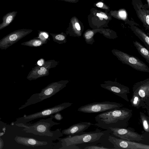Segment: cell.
Returning <instances> with one entry per match:
<instances>
[{"label": "cell", "instance_id": "cell-1", "mask_svg": "<svg viewBox=\"0 0 149 149\" xmlns=\"http://www.w3.org/2000/svg\"><path fill=\"white\" fill-rule=\"evenodd\" d=\"M131 109L123 107L101 113L95 117V125L109 130L110 128L127 127L132 115Z\"/></svg>", "mask_w": 149, "mask_h": 149}, {"label": "cell", "instance_id": "cell-2", "mask_svg": "<svg viewBox=\"0 0 149 149\" xmlns=\"http://www.w3.org/2000/svg\"><path fill=\"white\" fill-rule=\"evenodd\" d=\"M51 117L40 119L30 127L29 132L36 136L35 138L41 141H52L57 140L63 134L61 129H57L51 131V128L60 124L53 121Z\"/></svg>", "mask_w": 149, "mask_h": 149}, {"label": "cell", "instance_id": "cell-3", "mask_svg": "<svg viewBox=\"0 0 149 149\" xmlns=\"http://www.w3.org/2000/svg\"><path fill=\"white\" fill-rule=\"evenodd\" d=\"M104 135V133L97 129L94 131L83 132L73 135L67 136L63 138H59L58 140L61 142V146L59 149H63L71 145H77L94 142L99 140Z\"/></svg>", "mask_w": 149, "mask_h": 149}, {"label": "cell", "instance_id": "cell-4", "mask_svg": "<svg viewBox=\"0 0 149 149\" xmlns=\"http://www.w3.org/2000/svg\"><path fill=\"white\" fill-rule=\"evenodd\" d=\"M69 82L67 80H61L50 84L42 89L40 93L32 95L30 103H37L50 97L66 87Z\"/></svg>", "mask_w": 149, "mask_h": 149}, {"label": "cell", "instance_id": "cell-5", "mask_svg": "<svg viewBox=\"0 0 149 149\" xmlns=\"http://www.w3.org/2000/svg\"><path fill=\"white\" fill-rule=\"evenodd\" d=\"M111 52L122 63L128 65L137 70L149 72L148 66L138 57L114 49L111 50Z\"/></svg>", "mask_w": 149, "mask_h": 149}, {"label": "cell", "instance_id": "cell-6", "mask_svg": "<svg viewBox=\"0 0 149 149\" xmlns=\"http://www.w3.org/2000/svg\"><path fill=\"white\" fill-rule=\"evenodd\" d=\"M124 104L115 102H94L80 107L77 111L86 113H102L122 107Z\"/></svg>", "mask_w": 149, "mask_h": 149}, {"label": "cell", "instance_id": "cell-7", "mask_svg": "<svg viewBox=\"0 0 149 149\" xmlns=\"http://www.w3.org/2000/svg\"><path fill=\"white\" fill-rule=\"evenodd\" d=\"M32 31L31 29H23L11 32L0 40V49H7Z\"/></svg>", "mask_w": 149, "mask_h": 149}, {"label": "cell", "instance_id": "cell-8", "mask_svg": "<svg viewBox=\"0 0 149 149\" xmlns=\"http://www.w3.org/2000/svg\"><path fill=\"white\" fill-rule=\"evenodd\" d=\"M109 130L111 132L112 134L121 139L138 142L143 140V135L139 134L132 128H110Z\"/></svg>", "mask_w": 149, "mask_h": 149}, {"label": "cell", "instance_id": "cell-9", "mask_svg": "<svg viewBox=\"0 0 149 149\" xmlns=\"http://www.w3.org/2000/svg\"><path fill=\"white\" fill-rule=\"evenodd\" d=\"M100 86L122 98L127 102H129L127 94L130 93V92L128 87L117 81L111 80L104 81L103 83L100 84Z\"/></svg>", "mask_w": 149, "mask_h": 149}, {"label": "cell", "instance_id": "cell-10", "mask_svg": "<svg viewBox=\"0 0 149 149\" xmlns=\"http://www.w3.org/2000/svg\"><path fill=\"white\" fill-rule=\"evenodd\" d=\"M108 140L113 145L114 149H149L148 145L134 141L118 139L109 136Z\"/></svg>", "mask_w": 149, "mask_h": 149}, {"label": "cell", "instance_id": "cell-11", "mask_svg": "<svg viewBox=\"0 0 149 149\" xmlns=\"http://www.w3.org/2000/svg\"><path fill=\"white\" fill-rule=\"evenodd\" d=\"M57 64V62L54 60L45 61L42 66H37L33 68L29 73L27 79L31 80L47 76L49 74V70L55 67Z\"/></svg>", "mask_w": 149, "mask_h": 149}, {"label": "cell", "instance_id": "cell-12", "mask_svg": "<svg viewBox=\"0 0 149 149\" xmlns=\"http://www.w3.org/2000/svg\"><path fill=\"white\" fill-rule=\"evenodd\" d=\"M72 103L64 102L51 107L44 109L40 111L32 114L26 117V119L31 120L41 118H45L51 115L61 111L70 106Z\"/></svg>", "mask_w": 149, "mask_h": 149}, {"label": "cell", "instance_id": "cell-13", "mask_svg": "<svg viewBox=\"0 0 149 149\" xmlns=\"http://www.w3.org/2000/svg\"><path fill=\"white\" fill-rule=\"evenodd\" d=\"M132 91L149 105V78L135 83L132 87Z\"/></svg>", "mask_w": 149, "mask_h": 149}, {"label": "cell", "instance_id": "cell-14", "mask_svg": "<svg viewBox=\"0 0 149 149\" xmlns=\"http://www.w3.org/2000/svg\"><path fill=\"white\" fill-rule=\"evenodd\" d=\"M92 125L89 122H80L63 130L61 132L63 135L67 136L74 135L84 132Z\"/></svg>", "mask_w": 149, "mask_h": 149}, {"label": "cell", "instance_id": "cell-15", "mask_svg": "<svg viewBox=\"0 0 149 149\" xmlns=\"http://www.w3.org/2000/svg\"><path fill=\"white\" fill-rule=\"evenodd\" d=\"M83 30L79 21L75 16L72 17L70 19L68 27L66 32L72 36H80Z\"/></svg>", "mask_w": 149, "mask_h": 149}, {"label": "cell", "instance_id": "cell-16", "mask_svg": "<svg viewBox=\"0 0 149 149\" xmlns=\"http://www.w3.org/2000/svg\"><path fill=\"white\" fill-rule=\"evenodd\" d=\"M130 102L131 106L137 109L141 107L146 109L149 114V105L146 103L137 94L133 93Z\"/></svg>", "mask_w": 149, "mask_h": 149}, {"label": "cell", "instance_id": "cell-17", "mask_svg": "<svg viewBox=\"0 0 149 149\" xmlns=\"http://www.w3.org/2000/svg\"><path fill=\"white\" fill-rule=\"evenodd\" d=\"M17 13V11L8 13L2 18L3 22L0 24V30L9 25L14 20Z\"/></svg>", "mask_w": 149, "mask_h": 149}, {"label": "cell", "instance_id": "cell-18", "mask_svg": "<svg viewBox=\"0 0 149 149\" xmlns=\"http://www.w3.org/2000/svg\"><path fill=\"white\" fill-rule=\"evenodd\" d=\"M134 46L136 47L139 53L149 64V50L137 41L133 42Z\"/></svg>", "mask_w": 149, "mask_h": 149}, {"label": "cell", "instance_id": "cell-19", "mask_svg": "<svg viewBox=\"0 0 149 149\" xmlns=\"http://www.w3.org/2000/svg\"><path fill=\"white\" fill-rule=\"evenodd\" d=\"M134 33L139 38L144 44L147 49L149 50V37L141 30L136 29L134 30Z\"/></svg>", "mask_w": 149, "mask_h": 149}, {"label": "cell", "instance_id": "cell-20", "mask_svg": "<svg viewBox=\"0 0 149 149\" xmlns=\"http://www.w3.org/2000/svg\"><path fill=\"white\" fill-rule=\"evenodd\" d=\"M47 41L42 40L39 38H34L24 42L21 43L22 45L31 47H37L45 44Z\"/></svg>", "mask_w": 149, "mask_h": 149}, {"label": "cell", "instance_id": "cell-21", "mask_svg": "<svg viewBox=\"0 0 149 149\" xmlns=\"http://www.w3.org/2000/svg\"><path fill=\"white\" fill-rule=\"evenodd\" d=\"M98 31L88 30L86 31L83 34L86 43L87 44L92 45L95 41L94 38L95 34Z\"/></svg>", "mask_w": 149, "mask_h": 149}, {"label": "cell", "instance_id": "cell-22", "mask_svg": "<svg viewBox=\"0 0 149 149\" xmlns=\"http://www.w3.org/2000/svg\"><path fill=\"white\" fill-rule=\"evenodd\" d=\"M139 114L140 121L143 126V129L145 131L149 132V117L141 111H140Z\"/></svg>", "mask_w": 149, "mask_h": 149}, {"label": "cell", "instance_id": "cell-23", "mask_svg": "<svg viewBox=\"0 0 149 149\" xmlns=\"http://www.w3.org/2000/svg\"><path fill=\"white\" fill-rule=\"evenodd\" d=\"M54 41L58 43H65L66 42V35L63 32L60 34L50 33Z\"/></svg>", "mask_w": 149, "mask_h": 149}, {"label": "cell", "instance_id": "cell-24", "mask_svg": "<svg viewBox=\"0 0 149 149\" xmlns=\"http://www.w3.org/2000/svg\"><path fill=\"white\" fill-rule=\"evenodd\" d=\"M100 33L103 34V36L107 38L114 39L118 37L116 33L114 32L104 30L102 31Z\"/></svg>", "mask_w": 149, "mask_h": 149}, {"label": "cell", "instance_id": "cell-25", "mask_svg": "<svg viewBox=\"0 0 149 149\" xmlns=\"http://www.w3.org/2000/svg\"><path fill=\"white\" fill-rule=\"evenodd\" d=\"M38 38L40 39L46 41H48L49 35L47 33L44 31H40L39 34Z\"/></svg>", "mask_w": 149, "mask_h": 149}, {"label": "cell", "instance_id": "cell-26", "mask_svg": "<svg viewBox=\"0 0 149 149\" xmlns=\"http://www.w3.org/2000/svg\"><path fill=\"white\" fill-rule=\"evenodd\" d=\"M83 148L84 149H111V148L105 147L103 146H99L95 145L89 146H86Z\"/></svg>", "mask_w": 149, "mask_h": 149}, {"label": "cell", "instance_id": "cell-27", "mask_svg": "<svg viewBox=\"0 0 149 149\" xmlns=\"http://www.w3.org/2000/svg\"><path fill=\"white\" fill-rule=\"evenodd\" d=\"M49 117L58 121L61 120L63 118V117L60 112H56L54 114L51 115Z\"/></svg>", "mask_w": 149, "mask_h": 149}, {"label": "cell", "instance_id": "cell-28", "mask_svg": "<svg viewBox=\"0 0 149 149\" xmlns=\"http://www.w3.org/2000/svg\"><path fill=\"white\" fill-rule=\"evenodd\" d=\"M119 15L120 17L123 19H125L126 18V13L125 11H122L119 12Z\"/></svg>", "mask_w": 149, "mask_h": 149}, {"label": "cell", "instance_id": "cell-29", "mask_svg": "<svg viewBox=\"0 0 149 149\" xmlns=\"http://www.w3.org/2000/svg\"><path fill=\"white\" fill-rule=\"evenodd\" d=\"M45 62V61L43 59H40L38 61L37 64L39 66H41L44 64Z\"/></svg>", "mask_w": 149, "mask_h": 149}, {"label": "cell", "instance_id": "cell-30", "mask_svg": "<svg viewBox=\"0 0 149 149\" xmlns=\"http://www.w3.org/2000/svg\"><path fill=\"white\" fill-rule=\"evenodd\" d=\"M58 0V1H63L65 2L72 3H77L79 1V0Z\"/></svg>", "mask_w": 149, "mask_h": 149}, {"label": "cell", "instance_id": "cell-31", "mask_svg": "<svg viewBox=\"0 0 149 149\" xmlns=\"http://www.w3.org/2000/svg\"><path fill=\"white\" fill-rule=\"evenodd\" d=\"M103 5V3L102 2H99L97 3L96 4V6L99 8L102 7Z\"/></svg>", "mask_w": 149, "mask_h": 149}, {"label": "cell", "instance_id": "cell-32", "mask_svg": "<svg viewBox=\"0 0 149 149\" xmlns=\"http://www.w3.org/2000/svg\"><path fill=\"white\" fill-rule=\"evenodd\" d=\"M100 13L102 15L103 18L106 19H108V17L105 13L103 12H100Z\"/></svg>", "mask_w": 149, "mask_h": 149}, {"label": "cell", "instance_id": "cell-33", "mask_svg": "<svg viewBox=\"0 0 149 149\" xmlns=\"http://www.w3.org/2000/svg\"><path fill=\"white\" fill-rule=\"evenodd\" d=\"M146 22L148 25H149V15H147L146 17Z\"/></svg>", "mask_w": 149, "mask_h": 149}, {"label": "cell", "instance_id": "cell-34", "mask_svg": "<svg viewBox=\"0 0 149 149\" xmlns=\"http://www.w3.org/2000/svg\"><path fill=\"white\" fill-rule=\"evenodd\" d=\"M97 15L98 17H102V15L100 13H97Z\"/></svg>", "mask_w": 149, "mask_h": 149}]
</instances>
